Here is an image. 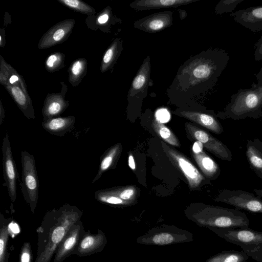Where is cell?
Instances as JSON below:
<instances>
[{
	"label": "cell",
	"mask_w": 262,
	"mask_h": 262,
	"mask_svg": "<svg viewBox=\"0 0 262 262\" xmlns=\"http://www.w3.org/2000/svg\"><path fill=\"white\" fill-rule=\"evenodd\" d=\"M254 58L256 61L262 60V35L257 40L254 46Z\"/></svg>",
	"instance_id": "74e56055"
},
{
	"label": "cell",
	"mask_w": 262,
	"mask_h": 262,
	"mask_svg": "<svg viewBox=\"0 0 262 262\" xmlns=\"http://www.w3.org/2000/svg\"><path fill=\"white\" fill-rule=\"evenodd\" d=\"M106 193L116 196L131 205L136 202L137 188L134 186L115 187L103 189Z\"/></svg>",
	"instance_id": "f546056e"
},
{
	"label": "cell",
	"mask_w": 262,
	"mask_h": 262,
	"mask_svg": "<svg viewBox=\"0 0 262 262\" xmlns=\"http://www.w3.org/2000/svg\"><path fill=\"white\" fill-rule=\"evenodd\" d=\"M244 0H221L215 7V12L217 14L226 13H231L236 7Z\"/></svg>",
	"instance_id": "e575fe53"
},
{
	"label": "cell",
	"mask_w": 262,
	"mask_h": 262,
	"mask_svg": "<svg viewBox=\"0 0 262 262\" xmlns=\"http://www.w3.org/2000/svg\"><path fill=\"white\" fill-rule=\"evenodd\" d=\"M151 127L157 136L163 141L173 146H180L179 140L174 134L163 123L154 119L151 123Z\"/></svg>",
	"instance_id": "4dcf8cb0"
},
{
	"label": "cell",
	"mask_w": 262,
	"mask_h": 262,
	"mask_svg": "<svg viewBox=\"0 0 262 262\" xmlns=\"http://www.w3.org/2000/svg\"><path fill=\"white\" fill-rule=\"evenodd\" d=\"M246 156L250 168L262 179V141L255 138L246 144Z\"/></svg>",
	"instance_id": "44dd1931"
},
{
	"label": "cell",
	"mask_w": 262,
	"mask_h": 262,
	"mask_svg": "<svg viewBox=\"0 0 262 262\" xmlns=\"http://www.w3.org/2000/svg\"><path fill=\"white\" fill-rule=\"evenodd\" d=\"M150 75V57L147 56L132 81L127 95L129 101L141 100L146 96L148 88L149 86Z\"/></svg>",
	"instance_id": "4fadbf2b"
},
{
	"label": "cell",
	"mask_w": 262,
	"mask_h": 262,
	"mask_svg": "<svg viewBox=\"0 0 262 262\" xmlns=\"http://www.w3.org/2000/svg\"><path fill=\"white\" fill-rule=\"evenodd\" d=\"M234 20L253 33L262 30V6L239 10L229 14Z\"/></svg>",
	"instance_id": "d6986e66"
},
{
	"label": "cell",
	"mask_w": 262,
	"mask_h": 262,
	"mask_svg": "<svg viewBox=\"0 0 262 262\" xmlns=\"http://www.w3.org/2000/svg\"><path fill=\"white\" fill-rule=\"evenodd\" d=\"M186 216L197 225L207 228H249L246 214L236 209L203 205L187 211Z\"/></svg>",
	"instance_id": "3957f363"
},
{
	"label": "cell",
	"mask_w": 262,
	"mask_h": 262,
	"mask_svg": "<svg viewBox=\"0 0 262 262\" xmlns=\"http://www.w3.org/2000/svg\"><path fill=\"white\" fill-rule=\"evenodd\" d=\"M22 79H23V78L21 77V76L19 75L16 71H15L13 74L10 75V76L9 78L8 81L5 83H9L11 84H13L15 83Z\"/></svg>",
	"instance_id": "f35d334b"
},
{
	"label": "cell",
	"mask_w": 262,
	"mask_h": 262,
	"mask_svg": "<svg viewBox=\"0 0 262 262\" xmlns=\"http://www.w3.org/2000/svg\"><path fill=\"white\" fill-rule=\"evenodd\" d=\"M32 254L30 244L29 242H25L21 248L19 262H32Z\"/></svg>",
	"instance_id": "d590c367"
},
{
	"label": "cell",
	"mask_w": 262,
	"mask_h": 262,
	"mask_svg": "<svg viewBox=\"0 0 262 262\" xmlns=\"http://www.w3.org/2000/svg\"><path fill=\"white\" fill-rule=\"evenodd\" d=\"M203 145L201 142L196 141L192 146V150L193 153H199L203 151Z\"/></svg>",
	"instance_id": "ab89813d"
},
{
	"label": "cell",
	"mask_w": 262,
	"mask_h": 262,
	"mask_svg": "<svg viewBox=\"0 0 262 262\" xmlns=\"http://www.w3.org/2000/svg\"><path fill=\"white\" fill-rule=\"evenodd\" d=\"M122 41L120 38H116L104 53L100 66L101 73H104L111 69L122 50Z\"/></svg>",
	"instance_id": "4316f807"
},
{
	"label": "cell",
	"mask_w": 262,
	"mask_h": 262,
	"mask_svg": "<svg viewBox=\"0 0 262 262\" xmlns=\"http://www.w3.org/2000/svg\"><path fill=\"white\" fill-rule=\"evenodd\" d=\"M22 167L20 188L26 202L33 214L38 199L39 181L34 157L26 150L21 151Z\"/></svg>",
	"instance_id": "52a82bcc"
},
{
	"label": "cell",
	"mask_w": 262,
	"mask_h": 262,
	"mask_svg": "<svg viewBox=\"0 0 262 262\" xmlns=\"http://www.w3.org/2000/svg\"><path fill=\"white\" fill-rule=\"evenodd\" d=\"M185 125L187 133L191 138L201 142L207 150L221 160L229 162L232 160L230 149L221 141L192 123L187 122Z\"/></svg>",
	"instance_id": "30bf717a"
},
{
	"label": "cell",
	"mask_w": 262,
	"mask_h": 262,
	"mask_svg": "<svg viewBox=\"0 0 262 262\" xmlns=\"http://www.w3.org/2000/svg\"><path fill=\"white\" fill-rule=\"evenodd\" d=\"M128 165H129V167L132 169L135 170L136 169V165H135L134 157L132 155H129V156H128Z\"/></svg>",
	"instance_id": "60d3db41"
},
{
	"label": "cell",
	"mask_w": 262,
	"mask_h": 262,
	"mask_svg": "<svg viewBox=\"0 0 262 262\" xmlns=\"http://www.w3.org/2000/svg\"><path fill=\"white\" fill-rule=\"evenodd\" d=\"M107 244L106 237L101 230L95 234L85 232L72 253L80 257L97 253L103 250Z\"/></svg>",
	"instance_id": "2e32d148"
},
{
	"label": "cell",
	"mask_w": 262,
	"mask_h": 262,
	"mask_svg": "<svg viewBox=\"0 0 262 262\" xmlns=\"http://www.w3.org/2000/svg\"><path fill=\"white\" fill-rule=\"evenodd\" d=\"M75 22L73 19H66L50 28L40 39L38 48L47 49L66 41L72 32Z\"/></svg>",
	"instance_id": "5bb4252c"
},
{
	"label": "cell",
	"mask_w": 262,
	"mask_h": 262,
	"mask_svg": "<svg viewBox=\"0 0 262 262\" xmlns=\"http://www.w3.org/2000/svg\"><path fill=\"white\" fill-rule=\"evenodd\" d=\"M82 215V211L68 203L47 211L36 229L37 255L34 262H51L60 243Z\"/></svg>",
	"instance_id": "7a4b0ae2"
},
{
	"label": "cell",
	"mask_w": 262,
	"mask_h": 262,
	"mask_svg": "<svg viewBox=\"0 0 262 262\" xmlns=\"http://www.w3.org/2000/svg\"><path fill=\"white\" fill-rule=\"evenodd\" d=\"M253 191L256 195L262 198V189H254Z\"/></svg>",
	"instance_id": "ee69618b"
},
{
	"label": "cell",
	"mask_w": 262,
	"mask_h": 262,
	"mask_svg": "<svg viewBox=\"0 0 262 262\" xmlns=\"http://www.w3.org/2000/svg\"><path fill=\"white\" fill-rule=\"evenodd\" d=\"M193 241V235L189 231L173 225H162L149 229L136 242L142 245L164 246Z\"/></svg>",
	"instance_id": "8992f818"
},
{
	"label": "cell",
	"mask_w": 262,
	"mask_h": 262,
	"mask_svg": "<svg viewBox=\"0 0 262 262\" xmlns=\"http://www.w3.org/2000/svg\"><path fill=\"white\" fill-rule=\"evenodd\" d=\"M5 110L3 108L2 103H1V108H0V125H1L5 118Z\"/></svg>",
	"instance_id": "7bdbcfd3"
},
{
	"label": "cell",
	"mask_w": 262,
	"mask_h": 262,
	"mask_svg": "<svg viewBox=\"0 0 262 262\" xmlns=\"http://www.w3.org/2000/svg\"><path fill=\"white\" fill-rule=\"evenodd\" d=\"M163 150L173 165L186 178L191 190L198 188L205 181L204 176L183 154L162 142Z\"/></svg>",
	"instance_id": "9c48e42d"
},
{
	"label": "cell",
	"mask_w": 262,
	"mask_h": 262,
	"mask_svg": "<svg viewBox=\"0 0 262 262\" xmlns=\"http://www.w3.org/2000/svg\"><path fill=\"white\" fill-rule=\"evenodd\" d=\"M249 258L243 250H224L211 256L205 262H246Z\"/></svg>",
	"instance_id": "f1b7e54d"
},
{
	"label": "cell",
	"mask_w": 262,
	"mask_h": 262,
	"mask_svg": "<svg viewBox=\"0 0 262 262\" xmlns=\"http://www.w3.org/2000/svg\"><path fill=\"white\" fill-rule=\"evenodd\" d=\"M230 205L238 210L262 214L261 198L243 190L224 189L215 200Z\"/></svg>",
	"instance_id": "ba28073f"
},
{
	"label": "cell",
	"mask_w": 262,
	"mask_h": 262,
	"mask_svg": "<svg viewBox=\"0 0 262 262\" xmlns=\"http://www.w3.org/2000/svg\"><path fill=\"white\" fill-rule=\"evenodd\" d=\"M61 90L59 93L48 94L42 108L43 121L59 117L69 106V102L65 99L68 86L64 82H60Z\"/></svg>",
	"instance_id": "9a60e30c"
},
{
	"label": "cell",
	"mask_w": 262,
	"mask_h": 262,
	"mask_svg": "<svg viewBox=\"0 0 262 262\" xmlns=\"http://www.w3.org/2000/svg\"><path fill=\"white\" fill-rule=\"evenodd\" d=\"M230 56L218 48L207 49L190 57L179 68L167 91L170 99L186 100L211 90L226 67Z\"/></svg>",
	"instance_id": "6da1fadb"
},
{
	"label": "cell",
	"mask_w": 262,
	"mask_h": 262,
	"mask_svg": "<svg viewBox=\"0 0 262 262\" xmlns=\"http://www.w3.org/2000/svg\"><path fill=\"white\" fill-rule=\"evenodd\" d=\"M88 61L84 58L74 60L69 68V81L74 87L77 86L86 74Z\"/></svg>",
	"instance_id": "83f0119b"
},
{
	"label": "cell",
	"mask_w": 262,
	"mask_h": 262,
	"mask_svg": "<svg viewBox=\"0 0 262 262\" xmlns=\"http://www.w3.org/2000/svg\"><path fill=\"white\" fill-rule=\"evenodd\" d=\"M117 21L113 16L112 9L109 6L100 13L89 16L85 19V23L89 28L94 30L99 29L105 33H108L111 26Z\"/></svg>",
	"instance_id": "cb8c5ba5"
},
{
	"label": "cell",
	"mask_w": 262,
	"mask_h": 262,
	"mask_svg": "<svg viewBox=\"0 0 262 262\" xmlns=\"http://www.w3.org/2000/svg\"><path fill=\"white\" fill-rule=\"evenodd\" d=\"M256 79L257 81V84H262V67L260 68L259 71L255 75Z\"/></svg>",
	"instance_id": "b9f144b4"
},
{
	"label": "cell",
	"mask_w": 262,
	"mask_h": 262,
	"mask_svg": "<svg viewBox=\"0 0 262 262\" xmlns=\"http://www.w3.org/2000/svg\"><path fill=\"white\" fill-rule=\"evenodd\" d=\"M121 148V145L117 143L105 150L100 158L98 170L92 181V184L98 180L105 171L114 168L120 157Z\"/></svg>",
	"instance_id": "d4e9b609"
},
{
	"label": "cell",
	"mask_w": 262,
	"mask_h": 262,
	"mask_svg": "<svg viewBox=\"0 0 262 262\" xmlns=\"http://www.w3.org/2000/svg\"><path fill=\"white\" fill-rule=\"evenodd\" d=\"M199 0H136L129 7L137 11L155 9L177 8Z\"/></svg>",
	"instance_id": "7402d4cb"
},
{
	"label": "cell",
	"mask_w": 262,
	"mask_h": 262,
	"mask_svg": "<svg viewBox=\"0 0 262 262\" xmlns=\"http://www.w3.org/2000/svg\"><path fill=\"white\" fill-rule=\"evenodd\" d=\"M2 149L5 186L7 187L10 200L14 203L16 199V181L18 174L13 157L8 133H6L3 138Z\"/></svg>",
	"instance_id": "8fae6325"
},
{
	"label": "cell",
	"mask_w": 262,
	"mask_h": 262,
	"mask_svg": "<svg viewBox=\"0 0 262 262\" xmlns=\"http://www.w3.org/2000/svg\"><path fill=\"white\" fill-rule=\"evenodd\" d=\"M192 156L206 178L210 180L216 179L221 173L218 164L203 150L199 153L192 154Z\"/></svg>",
	"instance_id": "484cf974"
},
{
	"label": "cell",
	"mask_w": 262,
	"mask_h": 262,
	"mask_svg": "<svg viewBox=\"0 0 262 262\" xmlns=\"http://www.w3.org/2000/svg\"><path fill=\"white\" fill-rule=\"evenodd\" d=\"M11 95L16 105L25 117L29 119L35 118L33 104L26 89L24 79L13 84L5 83L3 84Z\"/></svg>",
	"instance_id": "e0dca14e"
},
{
	"label": "cell",
	"mask_w": 262,
	"mask_h": 262,
	"mask_svg": "<svg viewBox=\"0 0 262 262\" xmlns=\"http://www.w3.org/2000/svg\"><path fill=\"white\" fill-rule=\"evenodd\" d=\"M178 114L209 129L215 134L223 133L224 128L213 111H179Z\"/></svg>",
	"instance_id": "ffe728a7"
},
{
	"label": "cell",
	"mask_w": 262,
	"mask_h": 262,
	"mask_svg": "<svg viewBox=\"0 0 262 262\" xmlns=\"http://www.w3.org/2000/svg\"><path fill=\"white\" fill-rule=\"evenodd\" d=\"M65 55L61 52H54L50 55L45 61V68L49 72H54L65 67Z\"/></svg>",
	"instance_id": "836d02e7"
},
{
	"label": "cell",
	"mask_w": 262,
	"mask_h": 262,
	"mask_svg": "<svg viewBox=\"0 0 262 262\" xmlns=\"http://www.w3.org/2000/svg\"><path fill=\"white\" fill-rule=\"evenodd\" d=\"M208 229L227 242L241 247L249 257L257 262H262V231L250 228L210 227Z\"/></svg>",
	"instance_id": "5b68a950"
},
{
	"label": "cell",
	"mask_w": 262,
	"mask_h": 262,
	"mask_svg": "<svg viewBox=\"0 0 262 262\" xmlns=\"http://www.w3.org/2000/svg\"><path fill=\"white\" fill-rule=\"evenodd\" d=\"M75 120L73 116L57 117L43 121L41 125L50 134L62 137L72 129Z\"/></svg>",
	"instance_id": "603a6c76"
},
{
	"label": "cell",
	"mask_w": 262,
	"mask_h": 262,
	"mask_svg": "<svg viewBox=\"0 0 262 262\" xmlns=\"http://www.w3.org/2000/svg\"><path fill=\"white\" fill-rule=\"evenodd\" d=\"M7 220L3 215L0 214V262H8V252L7 244L9 237L8 225L6 224Z\"/></svg>",
	"instance_id": "1f68e13d"
},
{
	"label": "cell",
	"mask_w": 262,
	"mask_h": 262,
	"mask_svg": "<svg viewBox=\"0 0 262 262\" xmlns=\"http://www.w3.org/2000/svg\"><path fill=\"white\" fill-rule=\"evenodd\" d=\"M85 232L80 219L71 226L60 243L55 253L53 262H62L72 255Z\"/></svg>",
	"instance_id": "7c38bea8"
},
{
	"label": "cell",
	"mask_w": 262,
	"mask_h": 262,
	"mask_svg": "<svg viewBox=\"0 0 262 262\" xmlns=\"http://www.w3.org/2000/svg\"><path fill=\"white\" fill-rule=\"evenodd\" d=\"M217 117L234 120L262 118V84L253 83L251 88L238 90Z\"/></svg>",
	"instance_id": "277c9868"
},
{
	"label": "cell",
	"mask_w": 262,
	"mask_h": 262,
	"mask_svg": "<svg viewBox=\"0 0 262 262\" xmlns=\"http://www.w3.org/2000/svg\"><path fill=\"white\" fill-rule=\"evenodd\" d=\"M172 14L173 12L170 11L152 14L136 21L134 26L147 33H157L172 24Z\"/></svg>",
	"instance_id": "ac0fdd59"
},
{
	"label": "cell",
	"mask_w": 262,
	"mask_h": 262,
	"mask_svg": "<svg viewBox=\"0 0 262 262\" xmlns=\"http://www.w3.org/2000/svg\"><path fill=\"white\" fill-rule=\"evenodd\" d=\"M58 1L75 11L92 16L96 13V11L92 7L84 2L79 0H58Z\"/></svg>",
	"instance_id": "d6a6232c"
},
{
	"label": "cell",
	"mask_w": 262,
	"mask_h": 262,
	"mask_svg": "<svg viewBox=\"0 0 262 262\" xmlns=\"http://www.w3.org/2000/svg\"><path fill=\"white\" fill-rule=\"evenodd\" d=\"M155 119L160 123H166L170 120V115L167 109L160 108L156 112Z\"/></svg>",
	"instance_id": "8d00e7d4"
}]
</instances>
